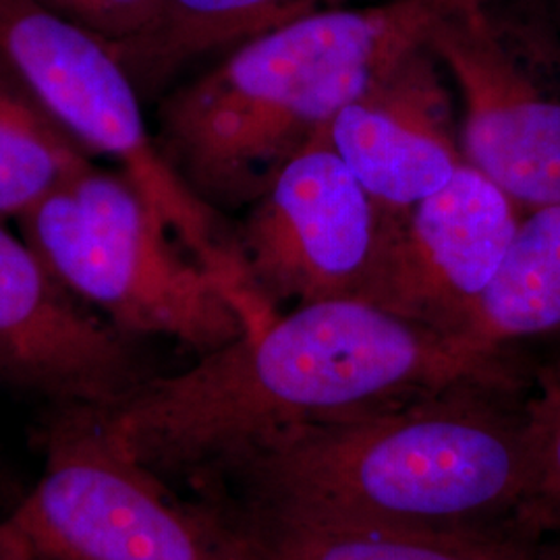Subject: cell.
Returning <instances> with one entry per match:
<instances>
[{"label": "cell", "instance_id": "cell-1", "mask_svg": "<svg viewBox=\"0 0 560 560\" xmlns=\"http://www.w3.org/2000/svg\"><path fill=\"white\" fill-rule=\"evenodd\" d=\"M517 365L409 399L305 423L177 494L314 520L444 534H521L529 492ZM527 538V536H525Z\"/></svg>", "mask_w": 560, "mask_h": 560}, {"label": "cell", "instance_id": "cell-16", "mask_svg": "<svg viewBox=\"0 0 560 560\" xmlns=\"http://www.w3.org/2000/svg\"><path fill=\"white\" fill-rule=\"evenodd\" d=\"M555 353L525 376L529 492L520 529L532 540L560 534V339Z\"/></svg>", "mask_w": 560, "mask_h": 560}, {"label": "cell", "instance_id": "cell-17", "mask_svg": "<svg viewBox=\"0 0 560 560\" xmlns=\"http://www.w3.org/2000/svg\"><path fill=\"white\" fill-rule=\"evenodd\" d=\"M60 18L120 46L140 38L159 13L161 0H38Z\"/></svg>", "mask_w": 560, "mask_h": 560}, {"label": "cell", "instance_id": "cell-4", "mask_svg": "<svg viewBox=\"0 0 560 560\" xmlns=\"http://www.w3.org/2000/svg\"><path fill=\"white\" fill-rule=\"evenodd\" d=\"M20 224L57 279L133 339H166L206 355L240 339L247 318L120 171L94 162Z\"/></svg>", "mask_w": 560, "mask_h": 560}, {"label": "cell", "instance_id": "cell-21", "mask_svg": "<svg viewBox=\"0 0 560 560\" xmlns=\"http://www.w3.org/2000/svg\"><path fill=\"white\" fill-rule=\"evenodd\" d=\"M40 546V544H38ZM42 548V546H40ZM44 550V548H42ZM46 552V559L48 560H71V559H65V557H59V555H52V552H48V550H44Z\"/></svg>", "mask_w": 560, "mask_h": 560}, {"label": "cell", "instance_id": "cell-9", "mask_svg": "<svg viewBox=\"0 0 560 560\" xmlns=\"http://www.w3.org/2000/svg\"><path fill=\"white\" fill-rule=\"evenodd\" d=\"M523 210L463 162L446 187L407 210H388L370 303L460 342L517 233Z\"/></svg>", "mask_w": 560, "mask_h": 560}, {"label": "cell", "instance_id": "cell-18", "mask_svg": "<svg viewBox=\"0 0 560 560\" xmlns=\"http://www.w3.org/2000/svg\"><path fill=\"white\" fill-rule=\"evenodd\" d=\"M9 511L0 513V560H48L38 541L11 517Z\"/></svg>", "mask_w": 560, "mask_h": 560}, {"label": "cell", "instance_id": "cell-22", "mask_svg": "<svg viewBox=\"0 0 560 560\" xmlns=\"http://www.w3.org/2000/svg\"><path fill=\"white\" fill-rule=\"evenodd\" d=\"M460 2H467V0H460Z\"/></svg>", "mask_w": 560, "mask_h": 560}, {"label": "cell", "instance_id": "cell-7", "mask_svg": "<svg viewBox=\"0 0 560 560\" xmlns=\"http://www.w3.org/2000/svg\"><path fill=\"white\" fill-rule=\"evenodd\" d=\"M463 104V159L523 212L560 203V36L515 2L451 4L425 36Z\"/></svg>", "mask_w": 560, "mask_h": 560}, {"label": "cell", "instance_id": "cell-14", "mask_svg": "<svg viewBox=\"0 0 560 560\" xmlns=\"http://www.w3.org/2000/svg\"><path fill=\"white\" fill-rule=\"evenodd\" d=\"M540 339H560V203L523 212L459 340L483 360H511L517 345Z\"/></svg>", "mask_w": 560, "mask_h": 560}, {"label": "cell", "instance_id": "cell-8", "mask_svg": "<svg viewBox=\"0 0 560 560\" xmlns=\"http://www.w3.org/2000/svg\"><path fill=\"white\" fill-rule=\"evenodd\" d=\"M326 127L235 226L243 279L266 318L324 301L370 303L378 279L388 210L340 161Z\"/></svg>", "mask_w": 560, "mask_h": 560}, {"label": "cell", "instance_id": "cell-19", "mask_svg": "<svg viewBox=\"0 0 560 560\" xmlns=\"http://www.w3.org/2000/svg\"><path fill=\"white\" fill-rule=\"evenodd\" d=\"M557 536L560 538V534H557ZM541 555H544V560H560V540L559 546H555V548L541 544Z\"/></svg>", "mask_w": 560, "mask_h": 560}, {"label": "cell", "instance_id": "cell-6", "mask_svg": "<svg viewBox=\"0 0 560 560\" xmlns=\"http://www.w3.org/2000/svg\"><path fill=\"white\" fill-rule=\"evenodd\" d=\"M42 474L11 517L71 560H256L240 536L125 455L94 407L48 405Z\"/></svg>", "mask_w": 560, "mask_h": 560}, {"label": "cell", "instance_id": "cell-11", "mask_svg": "<svg viewBox=\"0 0 560 560\" xmlns=\"http://www.w3.org/2000/svg\"><path fill=\"white\" fill-rule=\"evenodd\" d=\"M441 69L421 44L326 127L340 161L386 210L434 196L465 162Z\"/></svg>", "mask_w": 560, "mask_h": 560}, {"label": "cell", "instance_id": "cell-13", "mask_svg": "<svg viewBox=\"0 0 560 560\" xmlns=\"http://www.w3.org/2000/svg\"><path fill=\"white\" fill-rule=\"evenodd\" d=\"M351 0H161L140 38L113 46L141 96L162 92L194 60Z\"/></svg>", "mask_w": 560, "mask_h": 560}, {"label": "cell", "instance_id": "cell-12", "mask_svg": "<svg viewBox=\"0 0 560 560\" xmlns=\"http://www.w3.org/2000/svg\"><path fill=\"white\" fill-rule=\"evenodd\" d=\"M203 509L224 521L256 560H544L541 541L521 534H444L254 506Z\"/></svg>", "mask_w": 560, "mask_h": 560}, {"label": "cell", "instance_id": "cell-2", "mask_svg": "<svg viewBox=\"0 0 560 560\" xmlns=\"http://www.w3.org/2000/svg\"><path fill=\"white\" fill-rule=\"evenodd\" d=\"M365 301L282 312L175 374L94 407L125 455L179 492L243 451L314 421L501 370Z\"/></svg>", "mask_w": 560, "mask_h": 560}, {"label": "cell", "instance_id": "cell-5", "mask_svg": "<svg viewBox=\"0 0 560 560\" xmlns=\"http://www.w3.org/2000/svg\"><path fill=\"white\" fill-rule=\"evenodd\" d=\"M0 52L90 156L117 164L180 245L229 289L247 324H260L264 314L243 279L235 226L164 159L143 115V96L110 42L38 0H0Z\"/></svg>", "mask_w": 560, "mask_h": 560}, {"label": "cell", "instance_id": "cell-3", "mask_svg": "<svg viewBox=\"0 0 560 560\" xmlns=\"http://www.w3.org/2000/svg\"><path fill=\"white\" fill-rule=\"evenodd\" d=\"M455 2L340 7L241 42L164 96L154 131L164 159L217 212L245 210Z\"/></svg>", "mask_w": 560, "mask_h": 560}, {"label": "cell", "instance_id": "cell-10", "mask_svg": "<svg viewBox=\"0 0 560 560\" xmlns=\"http://www.w3.org/2000/svg\"><path fill=\"white\" fill-rule=\"evenodd\" d=\"M150 376L138 339L78 300L0 221V382L48 405L104 407Z\"/></svg>", "mask_w": 560, "mask_h": 560}, {"label": "cell", "instance_id": "cell-15", "mask_svg": "<svg viewBox=\"0 0 560 560\" xmlns=\"http://www.w3.org/2000/svg\"><path fill=\"white\" fill-rule=\"evenodd\" d=\"M90 164L0 52V221H20Z\"/></svg>", "mask_w": 560, "mask_h": 560}, {"label": "cell", "instance_id": "cell-20", "mask_svg": "<svg viewBox=\"0 0 560 560\" xmlns=\"http://www.w3.org/2000/svg\"><path fill=\"white\" fill-rule=\"evenodd\" d=\"M2 492H4V480H2V478H0V513H4V511H9V509H4V511H2V504H4V499H7V497H4V494H2Z\"/></svg>", "mask_w": 560, "mask_h": 560}]
</instances>
